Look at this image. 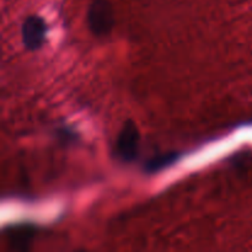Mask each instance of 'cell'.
I'll return each mask as SVG.
<instances>
[{"mask_svg":"<svg viewBox=\"0 0 252 252\" xmlns=\"http://www.w3.org/2000/svg\"><path fill=\"white\" fill-rule=\"evenodd\" d=\"M47 32V25L43 19L38 16H30L24 21L21 27L22 42L30 51L41 48L44 43Z\"/></svg>","mask_w":252,"mask_h":252,"instance_id":"cell-3","label":"cell"},{"mask_svg":"<svg viewBox=\"0 0 252 252\" xmlns=\"http://www.w3.org/2000/svg\"><path fill=\"white\" fill-rule=\"evenodd\" d=\"M175 159H176V157L175 155H167V157H159L157 158V159L152 160V161L148 164L147 166V170H149L150 172H154V171H158V170L162 169V167H165L166 165H169L170 162H174Z\"/></svg>","mask_w":252,"mask_h":252,"instance_id":"cell-4","label":"cell"},{"mask_svg":"<svg viewBox=\"0 0 252 252\" xmlns=\"http://www.w3.org/2000/svg\"><path fill=\"white\" fill-rule=\"evenodd\" d=\"M139 149V130L133 121L123 125L116 143V155L123 162H130L137 158Z\"/></svg>","mask_w":252,"mask_h":252,"instance_id":"cell-2","label":"cell"},{"mask_svg":"<svg viewBox=\"0 0 252 252\" xmlns=\"http://www.w3.org/2000/svg\"><path fill=\"white\" fill-rule=\"evenodd\" d=\"M89 29L94 34L103 37L110 34L113 27L112 6L107 0H94L88 10Z\"/></svg>","mask_w":252,"mask_h":252,"instance_id":"cell-1","label":"cell"}]
</instances>
